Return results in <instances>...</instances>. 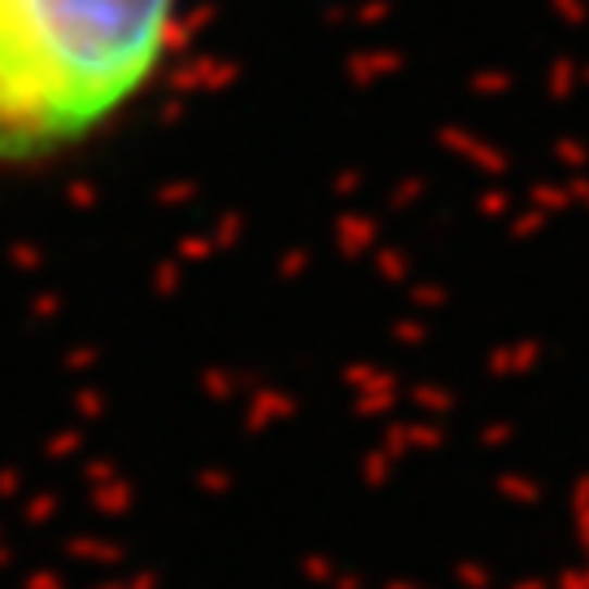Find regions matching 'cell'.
<instances>
[{"label": "cell", "mask_w": 589, "mask_h": 589, "mask_svg": "<svg viewBox=\"0 0 589 589\" xmlns=\"http://www.w3.org/2000/svg\"><path fill=\"white\" fill-rule=\"evenodd\" d=\"M192 0H0V171L127 123L184 49Z\"/></svg>", "instance_id": "1"}]
</instances>
